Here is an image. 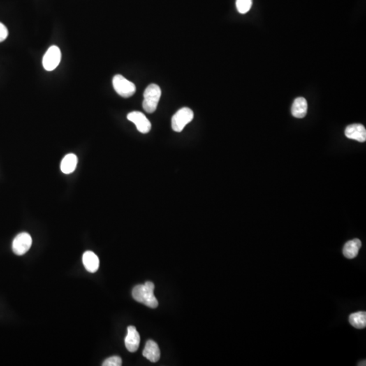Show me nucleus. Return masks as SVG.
Wrapping results in <instances>:
<instances>
[{"label":"nucleus","instance_id":"f257e3e1","mask_svg":"<svg viewBox=\"0 0 366 366\" xmlns=\"http://www.w3.org/2000/svg\"><path fill=\"white\" fill-rule=\"evenodd\" d=\"M155 285L151 281H147L145 284L138 285L133 290V297L135 300L145 304L151 309H156L158 301L154 295Z\"/></svg>","mask_w":366,"mask_h":366},{"label":"nucleus","instance_id":"f03ea898","mask_svg":"<svg viewBox=\"0 0 366 366\" xmlns=\"http://www.w3.org/2000/svg\"><path fill=\"white\" fill-rule=\"evenodd\" d=\"M161 95V91L159 86L155 84L148 86L143 94L142 107L144 110L148 114L154 113L157 110Z\"/></svg>","mask_w":366,"mask_h":366},{"label":"nucleus","instance_id":"7ed1b4c3","mask_svg":"<svg viewBox=\"0 0 366 366\" xmlns=\"http://www.w3.org/2000/svg\"><path fill=\"white\" fill-rule=\"evenodd\" d=\"M113 86L116 92L121 97L129 98L136 92L135 84L119 74L113 78Z\"/></svg>","mask_w":366,"mask_h":366},{"label":"nucleus","instance_id":"20e7f679","mask_svg":"<svg viewBox=\"0 0 366 366\" xmlns=\"http://www.w3.org/2000/svg\"><path fill=\"white\" fill-rule=\"evenodd\" d=\"M194 114L191 109L183 107L178 111L172 118V128L174 131L181 133L184 127L193 120Z\"/></svg>","mask_w":366,"mask_h":366},{"label":"nucleus","instance_id":"39448f33","mask_svg":"<svg viewBox=\"0 0 366 366\" xmlns=\"http://www.w3.org/2000/svg\"><path fill=\"white\" fill-rule=\"evenodd\" d=\"M61 61V52L59 47L52 46L46 52L42 60L44 68L47 71L55 69Z\"/></svg>","mask_w":366,"mask_h":366},{"label":"nucleus","instance_id":"423d86ee","mask_svg":"<svg viewBox=\"0 0 366 366\" xmlns=\"http://www.w3.org/2000/svg\"><path fill=\"white\" fill-rule=\"evenodd\" d=\"M32 238L29 233L18 234L12 242V251L15 254L22 256L27 253L32 245Z\"/></svg>","mask_w":366,"mask_h":366},{"label":"nucleus","instance_id":"0eeeda50","mask_svg":"<svg viewBox=\"0 0 366 366\" xmlns=\"http://www.w3.org/2000/svg\"><path fill=\"white\" fill-rule=\"evenodd\" d=\"M128 120L132 121L136 125L137 130L142 134H147L150 132L151 124L150 121L142 113L140 112H133L127 115Z\"/></svg>","mask_w":366,"mask_h":366},{"label":"nucleus","instance_id":"6e6552de","mask_svg":"<svg viewBox=\"0 0 366 366\" xmlns=\"http://www.w3.org/2000/svg\"><path fill=\"white\" fill-rule=\"evenodd\" d=\"M140 337L136 328L133 325L128 327V333L125 338V345L130 353L136 352L140 345Z\"/></svg>","mask_w":366,"mask_h":366},{"label":"nucleus","instance_id":"1a4fd4ad","mask_svg":"<svg viewBox=\"0 0 366 366\" xmlns=\"http://www.w3.org/2000/svg\"><path fill=\"white\" fill-rule=\"evenodd\" d=\"M344 134L347 138L352 139V140H357L360 142H366V130L362 124L350 125L346 128Z\"/></svg>","mask_w":366,"mask_h":366},{"label":"nucleus","instance_id":"9d476101","mask_svg":"<svg viewBox=\"0 0 366 366\" xmlns=\"http://www.w3.org/2000/svg\"><path fill=\"white\" fill-rule=\"evenodd\" d=\"M142 355L153 363L158 362L160 358V350L158 344L151 340L148 341L142 351Z\"/></svg>","mask_w":366,"mask_h":366},{"label":"nucleus","instance_id":"9b49d317","mask_svg":"<svg viewBox=\"0 0 366 366\" xmlns=\"http://www.w3.org/2000/svg\"><path fill=\"white\" fill-rule=\"evenodd\" d=\"M82 262L86 270L90 273L96 272L99 268V258L93 252H85L83 254Z\"/></svg>","mask_w":366,"mask_h":366},{"label":"nucleus","instance_id":"f8f14e48","mask_svg":"<svg viewBox=\"0 0 366 366\" xmlns=\"http://www.w3.org/2000/svg\"><path fill=\"white\" fill-rule=\"evenodd\" d=\"M308 104L303 97L296 98L292 106V114L297 118H303L307 114Z\"/></svg>","mask_w":366,"mask_h":366},{"label":"nucleus","instance_id":"ddd939ff","mask_svg":"<svg viewBox=\"0 0 366 366\" xmlns=\"http://www.w3.org/2000/svg\"><path fill=\"white\" fill-rule=\"evenodd\" d=\"M362 247V242L359 239L348 241L343 248V254L348 259H353L358 255L359 251Z\"/></svg>","mask_w":366,"mask_h":366},{"label":"nucleus","instance_id":"4468645a","mask_svg":"<svg viewBox=\"0 0 366 366\" xmlns=\"http://www.w3.org/2000/svg\"><path fill=\"white\" fill-rule=\"evenodd\" d=\"M77 162H78V159L75 154L66 155L61 161V172L65 174L73 173L77 168Z\"/></svg>","mask_w":366,"mask_h":366},{"label":"nucleus","instance_id":"2eb2a0df","mask_svg":"<svg viewBox=\"0 0 366 366\" xmlns=\"http://www.w3.org/2000/svg\"><path fill=\"white\" fill-rule=\"evenodd\" d=\"M349 322L352 326L357 329H364L366 327V313L360 311L352 313L349 316Z\"/></svg>","mask_w":366,"mask_h":366},{"label":"nucleus","instance_id":"dca6fc26","mask_svg":"<svg viewBox=\"0 0 366 366\" xmlns=\"http://www.w3.org/2000/svg\"><path fill=\"white\" fill-rule=\"evenodd\" d=\"M252 0H236L237 9L240 14L247 13L251 10Z\"/></svg>","mask_w":366,"mask_h":366},{"label":"nucleus","instance_id":"f3484780","mask_svg":"<svg viewBox=\"0 0 366 366\" xmlns=\"http://www.w3.org/2000/svg\"><path fill=\"white\" fill-rule=\"evenodd\" d=\"M122 364V360L121 357L118 356H113L109 357L107 360L104 361L102 366H120Z\"/></svg>","mask_w":366,"mask_h":366},{"label":"nucleus","instance_id":"a211bd4d","mask_svg":"<svg viewBox=\"0 0 366 366\" xmlns=\"http://www.w3.org/2000/svg\"><path fill=\"white\" fill-rule=\"evenodd\" d=\"M8 36V30L6 26L0 23V43L4 41Z\"/></svg>","mask_w":366,"mask_h":366}]
</instances>
